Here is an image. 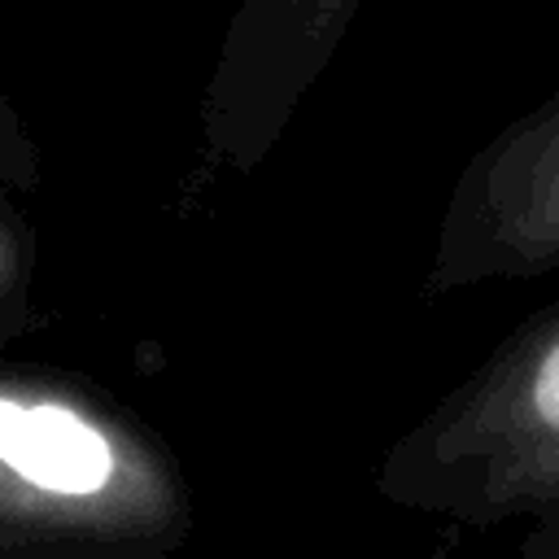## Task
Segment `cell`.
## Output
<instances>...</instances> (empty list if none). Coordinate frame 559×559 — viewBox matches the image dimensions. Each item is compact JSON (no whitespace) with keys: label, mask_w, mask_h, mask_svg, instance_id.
I'll return each mask as SVG.
<instances>
[{"label":"cell","mask_w":559,"mask_h":559,"mask_svg":"<svg viewBox=\"0 0 559 559\" xmlns=\"http://www.w3.org/2000/svg\"><path fill=\"white\" fill-rule=\"evenodd\" d=\"M533 415L546 432L559 437V345L542 358V367L533 376Z\"/></svg>","instance_id":"2"},{"label":"cell","mask_w":559,"mask_h":559,"mask_svg":"<svg viewBox=\"0 0 559 559\" xmlns=\"http://www.w3.org/2000/svg\"><path fill=\"white\" fill-rule=\"evenodd\" d=\"M0 463L52 493H96L114 472L109 445L87 419L9 397H0Z\"/></svg>","instance_id":"1"}]
</instances>
